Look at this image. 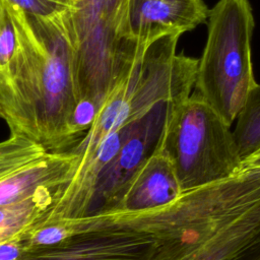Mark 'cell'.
<instances>
[{"mask_svg": "<svg viewBox=\"0 0 260 260\" xmlns=\"http://www.w3.org/2000/svg\"><path fill=\"white\" fill-rule=\"evenodd\" d=\"M7 3L16 48L0 74L1 118L11 134L38 142L47 152L70 150L83 137L73 124L79 93L70 13L37 17Z\"/></svg>", "mask_w": 260, "mask_h": 260, "instance_id": "1", "label": "cell"}, {"mask_svg": "<svg viewBox=\"0 0 260 260\" xmlns=\"http://www.w3.org/2000/svg\"><path fill=\"white\" fill-rule=\"evenodd\" d=\"M154 234L152 260H260V166L183 192Z\"/></svg>", "mask_w": 260, "mask_h": 260, "instance_id": "2", "label": "cell"}, {"mask_svg": "<svg viewBox=\"0 0 260 260\" xmlns=\"http://www.w3.org/2000/svg\"><path fill=\"white\" fill-rule=\"evenodd\" d=\"M254 27L249 0H218L208 10L207 40L198 59L194 91L231 126L257 84L251 60Z\"/></svg>", "mask_w": 260, "mask_h": 260, "instance_id": "3", "label": "cell"}, {"mask_svg": "<svg viewBox=\"0 0 260 260\" xmlns=\"http://www.w3.org/2000/svg\"><path fill=\"white\" fill-rule=\"evenodd\" d=\"M158 142L182 192L229 179L242 169L232 126L195 91L171 107Z\"/></svg>", "mask_w": 260, "mask_h": 260, "instance_id": "4", "label": "cell"}, {"mask_svg": "<svg viewBox=\"0 0 260 260\" xmlns=\"http://www.w3.org/2000/svg\"><path fill=\"white\" fill-rule=\"evenodd\" d=\"M155 209L98 211L94 223L83 233L26 251L19 260H152Z\"/></svg>", "mask_w": 260, "mask_h": 260, "instance_id": "5", "label": "cell"}, {"mask_svg": "<svg viewBox=\"0 0 260 260\" xmlns=\"http://www.w3.org/2000/svg\"><path fill=\"white\" fill-rule=\"evenodd\" d=\"M174 104L158 103L135 121L130 134L99 177L89 213L116 210L130 179L154 149Z\"/></svg>", "mask_w": 260, "mask_h": 260, "instance_id": "6", "label": "cell"}, {"mask_svg": "<svg viewBox=\"0 0 260 260\" xmlns=\"http://www.w3.org/2000/svg\"><path fill=\"white\" fill-rule=\"evenodd\" d=\"M203 0H124L122 40L147 42L167 35H182L206 21Z\"/></svg>", "mask_w": 260, "mask_h": 260, "instance_id": "7", "label": "cell"}, {"mask_svg": "<svg viewBox=\"0 0 260 260\" xmlns=\"http://www.w3.org/2000/svg\"><path fill=\"white\" fill-rule=\"evenodd\" d=\"M182 193L173 165L157 141L130 179L116 210L135 212L158 208L172 203Z\"/></svg>", "mask_w": 260, "mask_h": 260, "instance_id": "8", "label": "cell"}, {"mask_svg": "<svg viewBox=\"0 0 260 260\" xmlns=\"http://www.w3.org/2000/svg\"><path fill=\"white\" fill-rule=\"evenodd\" d=\"M124 0H76L70 15L74 46L84 54L115 50L121 42L120 23Z\"/></svg>", "mask_w": 260, "mask_h": 260, "instance_id": "9", "label": "cell"}, {"mask_svg": "<svg viewBox=\"0 0 260 260\" xmlns=\"http://www.w3.org/2000/svg\"><path fill=\"white\" fill-rule=\"evenodd\" d=\"M78 162V154L70 150L47 152L0 181V206L25 200L44 189L64 187Z\"/></svg>", "mask_w": 260, "mask_h": 260, "instance_id": "10", "label": "cell"}, {"mask_svg": "<svg viewBox=\"0 0 260 260\" xmlns=\"http://www.w3.org/2000/svg\"><path fill=\"white\" fill-rule=\"evenodd\" d=\"M62 188L44 189L25 200L0 206V243L21 238L44 222Z\"/></svg>", "mask_w": 260, "mask_h": 260, "instance_id": "11", "label": "cell"}, {"mask_svg": "<svg viewBox=\"0 0 260 260\" xmlns=\"http://www.w3.org/2000/svg\"><path fill=\"white\" fill-rule=\"evenodd\" d=\"M242 160L260 150V84L250 91L233 130Z\"/></svg>", "mask_w": 260, "mask_h": 260, "instance_id": "12", "label": "cell"}, {"mask_svg": "<svg viewBox=\"0 0 260 260\" xmlns=\"http://www.w3.org/2000/svg\"><path fill=\"white\" fill-rule=\"evenodd\" d=\"M46 153L38 142L23 135L10 134L0 142V181Z\"/></svg>", "mask_w": 260, "mask_h": 260, "instance_id": "13", "label": "cell"}, {"mask_svg": "<svg viewBox=\"0 0 260 260\" xmlns=\"http://www.w3.org/2000/svg\"><path fill=\"white\" fill-rule=\"evenodd\" d=\"M10 4L20 8L27 14L51 18L64 14H72L76 7V0H7Z\"/></svg>", "mask_w": 260, "mask_h": 260, "instance_id": "14", "label": "cell"}, {"mask_svg": "<svg viewBox=\"0 0 260 260\" xmlns=\"http://www.w3.org/2000/svg\"><path fill=\"white\" fill-rule=\"evenodd\" d=\"M16 48V29L6 0H0V74L5 71Z\"/></svg>", "mask_w": 260, "mask_h": 260, "instance_id": "15", "label": "cell"}, {"mask_svg": "<svg viewBox=\"0 0 260 260\" xmlns=\"http://www.w3.org/2000/svg\"><path fill=\"white\" fill-rule=\"evenodd\" d=\"M24 251L22 237L0 243V260H19Z\"/></svg>", "mask_w": 260, "mask_h": 260, "instance_id": "16", "label": "cell"}, {"mask_svg": "<svg viewBox=\"0 0 260 260\" xmlns=\"http://www.w3.org/2000/svg\"><path fill=\"white\" fill-rule=\"evenodd\" d=\"M259 167L260 166V154H256L253 156H250L246 159L243 160L242 162V168L244 167Z\"/></svg>", "mask_w": 260, "mask_h": 260, "instance_id": "17", "label": "cell"}, {"mask_svg": "<svg viewBox=\"0 0 260 260\" xmlns=\"http://www.w3.org/2000/svg\"><path fill=\"white\" fill-rule=\"evenodd\" d=\"M256 154H260V150H259V151H258V152H256V153H255V154H253V155H256ZM253 155H251V156H253Z\"/></svg>", "mask_w": 260, "mask_h": 260, "instance_id": "18", "label": "cell"}, {"mask_svg": "<svg viewBox=\"0 0 260 260\" xmlns=\"http://www.w3.org/2000/svg\"><path fill=\"white\" fill-rule=\"evenodd\" d=\"M0 117H1V110H0Z\"/></svg>", "mask_w": 260, "mask_h": 260, "instance_id": "19", "label": "cell"}]
</instances>
